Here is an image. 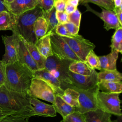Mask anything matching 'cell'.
Returning a JSON list of instances; mask_svg holds the SVG:
<instances>
[{"label": "cell", "instance_id": "obj_46", "mask_svg": "<svg viewBox=\"0 0 122 122\" xmlns=\"http://www.w3.org/2000/svg\"><path fill=\"white\" fill-rule=\"evenodd\" d=\"M4 10L9 11L4 2V0H0V12Z\"/></svg>", "mask_w": 122, "mask_h": 122}, {"label": "cell", "instance_id": "obj_47", "mask_svg": "<svg viewBox=\"0 0 122 122\" xmlns=\"http://www.w3.org/2000/svg\"><path fill=\"white\" fill-rule=\"evenodd\" d=\"M113 2L114 7H120L122 6V0H113Z\"/></svg>", "mask_w": 122, "mask_h": 122}, {"label": "cell", "instance_id": "obj_28", "mask_svg": "<svg viewBox=\"0 0 122 122\" xmlns=\"http://www.w3.org/2000/svg\"><path fill=\"white\" fill-rule=\"evenodd\" d=\"M56 10L54 7L49 11L43 10L42 17L45 20L48 24L47 32L52 31L59 24L56 17Z\"/></svg>", "mask_w": 122, "mask_h": 122}, {"label": "cell", "instance_id": "obj_40", "mask_svg": "<svg viewBox=\"0 0 122 122\" xmlns=\"http://www.w3.org/2000/svg\"><path fill=\"white\" fill-rule=\"evenodd\" d=\"M5 82V65L0 64V86L4 85Z\"/></svg>", "mask_w": 122, "mask_h": 122}, {"label": "cell", "instance_id": "obj_20", "mask_svg": "<svg viewBox=\"0 0 122 122\" xmlns=\"http://www.w3.org/2000/svg\"><path fill=\"white\" fill-rule=\"evenodd\" d=\"M52 105L56 112L59 113L62 118L73 112L75 111V108L71 106L64 101L60 96L55 94V99Z\"/></svg>", "mask_w": 122, "mask_h": 122}, {"label": "cell", "instance_id": "obj_23", "mask_svg": "<svg viewBox=\"0 0 122 122\" xmlns=\"http://www.w3.org/2000/svg\"><path fill=\"white\" fill-rule=\"evenodd\" d=\"M69 70L73 73L83 75H91L94 71L85 62L81 61H73L70 64Z\"/></svg>", "mask_w": 122, "mask_h": 122}, {"label": "cell", "instance_id": "obj_39", "mask_svg": "<svg viewBox=\"0 0 122 122\" xmlns=\"http://www.w3.org/2000/svg\"><path fill=\"white\" fill-rule=\"evenodd\" d=\"M66 4L64 0H55L54 7L57 11H64Z\"/></svg>", "mask_w": 122, "mask_h": 122}, {"label": "cell", "instance_id": "obj_32", "mask_svg": "<svg viewBox=\"0 0 122 122\" xmlns=\"http://www.w3.org/2000/svg\"><path fill=\"white\" fill-rule=\"evenodd\" d=\"M60 122H85L84 114L75 111L63 118Z\"/></svg>", "mask_w": 122, "mask_h": 122}, {"label": "cell", "instance_id": "obj_37", "mask_svg": "<svg viewBox=\"0 0 122 122\" xmlns=\"http://www.w3.org/2000/svg\"><path fill=\"white\" fill-rule=\"evenodd\" d=\"M56 19L59 24H65L69 22L68 14L65 11H57L56 12Z\"/></svg>", "mask_w": 122, "mask_h": 122}, {"label": "cell", "instance_id": "obj_14", "mask_svg": "<svg viewBox=\"0 0 122 122\" xmlns=\"http://www.w3.org/2000/svg\"><path fill=\"white\" fill-rule=\"evenodd\" d=\"M33 77L46 81L52 88L55 94L60 96L63 95L64 90L61 88V82L45 68L33 71Z\"/></svg>", "mask_w": 122, "mask_h": 122}, {"label": "cell", "instance_id": "obj_36", "mask_svg": "<svg viewBox=\"0 0 122 122\" xmlns=\"http://www.w3.org/2000/svg\"><path fill=\"white\" fill-rule=\"evenodd\" d=\"M55 32L61 36L63 37H72L75 35H72L67 30L66 28L64 26V25L62 24H58L57 26L54 29Z\"/></svg>", "mask_w": 122, "mask_h": 122}, {"label": "cell", "instance_id": "obj_41", "mask_svg": "<svg viewBox=\"0 0 122 122\" xmlns=\"http://www.w3.org/2000/svg\"><path fill=\"white\" fill-rule=\"evenodd\" d=\"M113 10L115 13L120 24L122 26V6L118 8L114 7Z\"/></svg>", "mask_w": 122, "mask_h": 122}, {"label": "cell", "instance_id": "obj_19", "mask_svg": "<svg viewBox=\"0 0 122 122\" xmlns=\"http://www.w3.org/2000/svg\"><path fill=\"white\" fill-rule=\"evenodd\" d=\"M118 56L119 52L116 51H112L107 55L99 56L101 68V70H116V62Z\"/></svg>", "mask_w": 122, "mask_h": 122}, {"label": "cell", "instance_id": "obj_9", "mask_svg": "<svg viewBox=\"0 0 122 122\" xmlns=\"http://www.w3.org/2000/svg\"><path fill=\"white\" fill-rule=\"evenodd\" d=\"M29 97H33L53 103L55 93L51 86L44 81L33 78L27 92Z\"/></svg>", "mask_w": 122, "mask_h": 122}, {"label": "cell", "instance_id": "obj_31", "mask_svg": "<svg viewBox=\"0 0 122 122\" xmlns=\"http://www.w3.org/2000/svg\"><path fill=\"white\" fill-rule=\"evenodd\" d=\"M103 113L99 108L84 113L85 122H99Z\"/></svg>", "mask_w": 122, "mask_h": 122}, {"label": "cell", "instance_id": "obj_38", "mask_svg": "<svg viewBox=\"0 0 122 122\" xmlns=\"http://www.w3.org/2000/svg\"><path fill=\"white\" fill-rule=\"evenodd\" d=\"M67 31L72 35H76L78 34L80 27H78L75 25L74 24L68 22L65 24H63Z\"/></svg>", "mask_w": 122, "mask_h": 122}, {"label": "cell", "instance_id": "obj_45", "mask_svg": "<svg viewBox=\"0 0 122 122\" xmlns=\"http://www.w3.org/2000/svg\"><path fill=\"white\" fill-rule=\"evenodd\" d=\"M65 1L66 4H70L76 7L79 4V0H65Z\"/></svg>", "mask_w": 122, "mask_h": 122}, {"label": "cell", "instance_id": "obj_4", "mask_svg": "<svg viewBox=\"0 0 122 122\" xmlns=\"http://www.w3.org/2000/svg\"><path fill=\"white\" fill-rule=\"evenodd\" d=\"M73 61L61 60L55 55L46 58L45 68L56 78L61 83L71 84L69 76V67Z\"/></svg>", "mask_w": 122, "mask_h": 122}, {"label": "cell", "instance_id": "obj_11", "mask_svg": "<svg viewBox=\"0 0 122 122\" xmlns=\"http://www.w3.org/2000/svg\"><path fill=\"white\" fill-rule=\"evenodd\" d=\"M12 31L16 41L19 58L18 61L26 65L33 71L39 70L35 61L27 49L22 37L18 33L16 29Z\"/></svg>", "mask_w": 122, "mask_h": 122}, {"label": "cell", "instance_id": "obj_26", "mask_svg": "<svg viewBox=\"0 0 122 122\" xmlns=\"http://www.w3.org/2000/svg\"><path fill=\"white\" fill-rule=\"evenodd\" d=\"M48 31V24L42 17H38L34 24V32L37 40L44 36Z\"/></svg>", "mask_w": 122, "mask_h": 122}, {"label": "cell", "instance_id": "obj_29", "mask_svg": "<svg viewBox=\"0 0 122 122\" xmlns=\"http://www.w3.org/2000/svg\"><path fill=\"white\" fill-rule=\"evenodd\" d=\"M93 70H101V65L100 61L99 60V56H98L93 50L91 51L85 59L84 61Z\"/></svg>", "mask_w": 122, "mask_h": 122}, {"label": "cell", "instance_id": "obj_52", "mask_svg": "<svg viewBox=\"0 0 122 122\" xmlns=\"http://www.w3.org/2000/svg\"><path fill=\"white\" fill-rule=\"evenodd\" d=\"M112 0V1H113V0Z\"/></svg>", "mask_w": 122, "mask_h": 122}, {"label": "cell", "instance_id": "obj_12", "mask_svg": "<svg viewBox=\"0 0 122 122\" xmlns=\"http://www.w3.org/2000/svg\"><path fill=\"white\" fill-rule=\"evenodd\" d=\"M2 40L5 46V53L1 61L4 65L12 64L18 61V55L14 36H2Z\"/></svg>", "mask_w": 122, "mask_h": 122}, {"label": "cell", "instance_id": "obj_49", "mask_svg": "<svg viewBox=\"0 0 122 122\" xmlns=\"http://www.w3.org/2000/svg\"><path fill=\"white\" fill-rule=\"evenodd\" d=\"M13 0H4V2H5V4H8V3L11 2Z\"/></svg>", "mask_w": 122, "mask_h": 122}, {"label": "cell", "instance_id": "obj_8", "mask_svg": "<svg viewBox=\"0 0 122 122\" xmlns=\"http://www.w3.org/2000/svg\"><path fill=\"white\" fill-rule=\"evenodd\" d=\"M61 37L82 61H85L88 53L95 48V45L92 42L79 34L72 37Z\"/></svg>", "mask_w": 122, "mask_h": 122}, {"label": "cell", "instance_id": "obj_35", "mask_svg": "<svg viewBox=\"0 0 122 122\" xmlns=\"http://www.w3.org/2000/svg\"><path fill=\"white\" fill-rule=\"evenodd\" d=\"M54 1L55 0H40L37 6L44 11H49L54 7Z\"/></svg>", "mask_w": 122, "mask_h": 122}, {"label": "cell", "instance_id": "obj_42", "mask_svg": "<svg viewBox=\"0 0 122 122\" xmlns=\"http://www.w3.org/2000/svg\"><path fill=\"white\" fill-rule=\"evenodd\" d=\"M99 122H112L111 120V114L103 112Z\"/></svg>", "mask_w": 122, "mask_h": 122}, {"label": "cell", "instance_id": "obj_7", "mask_svg": "<svg viewBox=\"0 0 122 122\" xmlns=\"http://www.w3.org/2000/svg\"><path fill=\"white\" fill-rule=\"evenodd\" d=\"M71 88L79 92V106L75 108V111L81 113H84L90 111L98 109L96 95L99 91L97 85L94 88L88 90H81L72 86Z\"/></svg>", "mask_w": 122, "mask_h": 122}, {"label": "cell", "instance_id": "obj_18", "mask_svg": "<svg viewBox=\"0 0 122 122\" xmlns=\"http://www.w3.org/2000/svg\"><path fill=\"white\" fill-rule=\"evenodd\" d=\"M51 32H48L44 36L37 40L35 44L40 53L46 58L53 55L51 50L50 40Z\"/></svg>", "mask_w": 122, "mask_h": 122}, {"label": "cell", "instance_id": "obj_6", "mask_svg": "<svg viewBox=\"0 0 122 122\" xmlns=\"http://www.w3.org/2000/svg\"><path fill=\"white\" fill-rule=\"evenodd\" d=\"M50 40L51 50L54 55L61 60L81 61L62 37L55 32L54 30L51 33Z\"/></svg>", "mask_w": 122, "mask_h": 122}, {"label": "cell", "instance_id": "obj_16", "mask_svg": "<svg viewBox=\"0 0 122 122\" xmlns=\"http://www.w3.org/2000/svg\"><path fill=\"white\" fill-rule=\"evenodd\" d=\"M40 0H14L6 4L8 10L17 16L34 9L37 6Z\"/></svg>", "mask_w": 122, "mask_h": 122}, {"label": "cell", "instance_id": "obj_5", "mask_svg": "<svg viewBox=\"0 0 122 122\" xmlns=\"http://www.w3.org/2000/svg\"><path fill=\"white\" fill-rule=\"evenodd\" d=\"M119 93H107L99 91L96 95L98 108L103 112L116 116L122 115Z\"/></svg>", "mask_w": 122, "mask_h": 122}, {"label": "cell", "instance_id": "obj_44", "mask_svg": "<svg viewBox=\"0 0 122 122\" xmlns=\"http://www.w3.org/2000/svg\"><path fill=\"white\" fill-rule=\"evenodd\" d=\"M9 115H11L10 112L0 107V121L5 117Z\"/></svg>", "mask_w": 122, "mask_h": 122}, {"label": "cell", "instance_id": "obj_21", "mask_svg": "<svg viewBox=\"0 0 122 122\" xmlns=\"http://www.w3.org/2000/svg\"><path fill=\"white\" fill-rule=\"evenodd\" d=\"M22 39L31 56L35 61L39 70L44 69L46 58L40 53L34 44L29 42L23 38Z\"/></svg>", "mask_w": 122, "mask_h": 122}, {"label": "cell", "instance_id": "obj_15", "mask_svg": "<svg viewBox=\"0 0 122 122\" xmlns=\"http://www.w3.org/2000/svg\"><path fill=\"white\" fill-rule=\"evenodd\" d=\"M29 101L33 107L34 116L44 117H54L56 116V112L52 105L42 102L33 97H29Z\"/></svg>", "mask_w": 122, "mask_h": 122}, {"label": "cell", "instance_id": "obj_34", "mask_svg": "<svg viewBox=\"0 0 122 122\" xmlns=\"http://www.w3.org/2000/svg\"><path fill=\"white\" fill-rule=\"evenodd\" d=\"M0 122H29V119L23 117L9 115L3 118Z\"/></svg>", "mask_w": 122, "mask_h": 122}, {"label": "cell", "instance_id": "obj_13", "mask_svg": "<svg viewBox=\"0 0 122 122\" xmlns=\"http://www.w3.org/2000/svg\"><path fill=\"white\" fill-rule=\"evenodd\" d=\"M84 5L87 8V10L92 12L103 21V27L106 30H109L111 29L116 30L120 26H122L113 10L101 7L102 12H98L92 9L88 4H85Z\"/></svg>", "mask_w": 122, "mask_h": 122}, {"label": "cell", "instance_id": "obj_33", "mask_svg": "<svg viewBox=\"0 0 122 122\" xmlns=\"http://www.w3.org/2000/svg\"><path fill=\"white\" fill-rule=\"evenodd\" d=\"M81 16V12L78 9H77L74 12L68 15L69 22H70L74 24L76 26L80 27Z\"/></svg>", "mask_w": 122, "mask_h": 122}, {"label": "cell", "instance_id": "obj_1", "mask_svg": "<svg viewBox=\"0 0 122 122\" xmlns=\"http://www.w3.org/2000/svg\"><path fill=\"white\" fill-rule=\"evenodd\" d=\"M26 94L0 86V107L11 113L29 119L34 116L33 107Z\"/></svg>", "mask_w": 122, "mask_h": 122}, {"label": "cell", "instance_id": "obj_10", "mask_svg": "<svg viewBox=\"0 0 122 122\" xmlns=\"http://www.w3.org/2000/svg\"><path fill=\"white\" fill-rule=\"evenodd\" d=\"M98 72L94 70L91 75H83L73 73L69 71V78L71 84L61 83V88L64 90L66 88L72 86L81 90H88L94 88L98 82Z\"/></svg>", "mask_w": 122, "mask_h": 122}, {"label": "cell", "instance_id": "obj_30", "mask_svg": "<svg viewBox=\"0 0 122 122\" xmlns=\"http://www.w3.org/2000/svg\"><path fill=\"white\" fill-rule=\"evenodd\" d=\"M89 2L94 3L100 7L107 10H113L114 8L113 2L112 0H81L79 2V4L84 5Z\"/></svg>", "mask_w": 122, "mask_h": 122}, {"label": "cell", "instance_id": "obj_3", "mask_svg": "<svg viewBox=\"0 0 122 122\" xmlns=\"http://www.w3.org/2000/svg\"><path fill=\"white\" fill-rule=\"evenodd\" d=\"M42 9L36 6L18 16L15 29L26 41L35 44L37 39L34 32V24L36 20L42 16Z\"/></svg>", "mask_w": 122, "mask_h": 122}, {"label": "cell", "instance_id": "obj_27", "mask_svg": "<svg viewBox=\"0 0 122 122\" xmlns=\"http://www.w3.org/2000/svg\"><path fill=\"white\" fill-rule=\"evenodd\" d=\"M112 51H116L122 53V26L115 30L110 45Z\"/></svg>", "mask_w": 122, "mask_h": 122}, {"label": "cell", "instance_id": "obj_24", "mask_svg": "<svg viewBox=\"0 0 122 122\" xmlns=\"http://www.w3.org/2000/svg\"><path fill=\"white\" fill-rule=\"evenodd\" d=\"M98 82L104 81H107L120 82L122 81V74L118 71L102 70L98 73Z\"/></svg>", "mask_w": 122, "mask_h": 122}, {"label": "cell", "instance_id": "obj_50", "mask_svg": "<svg viewBox=\"0 0 122 122\" xmlns=\"http://www.w3.org/2000/svg\"><path fill=\"white\" fill-rule=\"evenodd\" d=\"M0 64H3V63H2V61H1V60H0Z\"/></svg>", "mask_w": 122, "mask_h": 122}, {"label": "cell", "instance_id": "obj_51", "mask_svg": "<svg viewBox=\"0 0 122 122\" xmlns=\"http://www.w3.org/2000/svg\"><path fill=\"white\" fill-rule=\"evenodd\" d=\"M79 0V2H80V1L81 0Z\"/></svg>", "mask_w": 122, "mask_h": 122}, {"label": "cell", "instance_id": "obj_48", "mask_svg": "<svg viewBox=\"0 0 122 122\" xmlns=\"http://www.w3.org/2000/svg\"><path fill=\"white\" fill-rule=\"evenodd\" d=\"M117 118L113 121H112V122H122V115L118 116Z\"/></svg>", "mask_w": 122, "mask_h": 122}, {"label": "cell", "instance_id": "obj_22", "mask_svg": "<svg viewBox=\"0 0 122 122\" xmlns=\"http://www.w3.org/2000/svg\"><path fill=\"white\" fill-rule=\"evenodd\" d=\"M98 89L107 93H119L122 92V82L102 81L97 83Z\"/></svg>", "mask_w": 122, "mask_h": 122}, {"label": "cell", "instance_id": "obj_2", "mask_svg": "<svg viewBox=\"0 0 122 122\" xmlns=\"http://www.w3.org/2000/svg\"><path fill=\"white\" fill-rule=\"evenodd\" d=\"M5 82L8 89L27 95L31 80L34 78L33 71L26 65L17 61L5 65Z\"/></svg>", "mask_w": 122, "mask_h": 122}, {"label": "cell", "instance_id": "obj_43", "mask_svg": "<svg viewBox=\"0 0 122 122\" xmlns=\"http://www.w3.org/2000/svg\"><path fill=\"white\" fill-rule=\"evenodd\" d=\"M77 9V7H75L71 4H66V6L65 8L64 11L67 14H70L73 12H74L76 9Z\"/></svg>", "mask_w": 122, "mask_h": 122}, {"label": "cell", "instance_id": "obj_25", "mask_svg": "<svg viewBox=\"0 0 122 122\" xmlns=\"http://www.w3.org/2000/svg\"><path fill=\"white\" fill-rule=\"evenodd\" d=\"M79 92L75 90L68 87L64 90V93L61 98L71 106L77 108L79 106Z\"/></svg>", "mask_w": 122, "mask_h": 122}, {"label": "cell", "instance_id": "obj_17", "mask_svg": "<svg viewBox=\"0 0 122 122\" xmlns=\"http://www.w3.org/2000/svg\"><path fill=\"white\" fill-rule=\"evenodd\" d=\"M18 16L9 11L0 12V30H11L16 29Z\"/></svg>", "mask_w": 122, "mask_h": 122}]
</instances>
